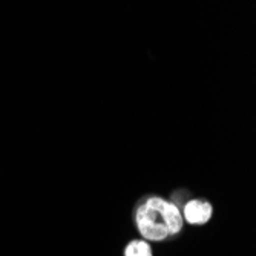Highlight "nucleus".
Wrapping results in <instances>:
<instances>
[{"label": "nucleus", "instance_id": "f257e3e1", "mask_svg": "<svg viewBox=\"0 0 256 256\" xmlns=\"http://www.w3.org/2000/svg\"><path fill=\"white\" fill-rule=\"evenodd\" d=\"M134 222L144 240L160 242L176 236L184 220L178 206L161 196H146L134 210Z\"/></svg>", "mask_w": 256, "mask_h": 256}, {"label": "nucleus", "instance_id": "f03ea898", "mask_svg": "<svg viewBox=\"0 0 256 256\" xmlns=\"http://www.w3.org/2000/svg\"><path fill=\"white\" fill-rule=\"evenodd\" d=\"M182 220L190 226H204L210 221L214 215V207L207 200L195 198L189 200L182 206Z\"/></svg>", "mask_w": 256, "mask_h": 256}, {"label": "nucleus", "instance_id": "7ed1b4c3", "mask_svg": "<svg viewBox=\"0 0 256 256\" xmlns=\"http://www.w3.org/2000/svg\"><path fill=\"white\" fill-rule=\"evenodd\" d=\"M124 256H152V247L146 240H132L123 252Z\"/></svg>", "mask_w": 256, "mask_h": 256}]
</instances>
